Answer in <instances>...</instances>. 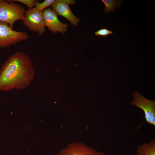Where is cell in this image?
Masks as SVG:
<instances>
[{
  "mask_svg": "<svg viewBox=\"0 0 155 155\" xmlns=\"http://www.w3.org/2000/svg\"><path fill=\"white\" fill-rule=\"evenodd\" d=\"M34 75L29 57L17 52L5 61L0 69V91L24 89L32 82Z\"/></svg>",
  "mask_w": 155,
  "mask_h": 155,
  "instance_id": "cell-1",
  "label": "cell"
},
{
  "mask_svg": "<svg viewBox=\"0 0 155 155\" xmlns=\"http://www.w3.org/2000/svg\"><path fill=\"white\" fill-rule=\"evenodd\" d=\"M25 12L20 4L0 0V21L7 23L12 29L16 21L22 20Z\"/></svg>",
  "mask_w": 155,
  "mask_h": 155,
  "instance_id": "cell-2",
  "label": "cell"
},
{
  "mask_svg": "<svg viewBox=\"0 0 155 155\" xmlns=\"http://www.w3.org/2000/svg\"><path fill=\"white\" fill-rule=\"evenodd\" d=\"M27 33L14 30L7 23L0 21V47L4 48L29 38Z\"/></svg>",
  "mask_w": 155,
  "mask_h": 155,
  "instance_id": "cell-3",
  "label": "cell"
},
{
  "mask_svg": "<svg viewBox=\"0 0 155 155\" xmlns=\"http://www.w3.org/2000/svg\"><path fill=\"white\" fill-rule=\"evenodd\" d=\"M24 25L31 31L42 35L45 30L42 11L36 7L29 9L26 12L22 20Z\"/></svg>",
  "mask_w": 155,
  "mask_h": 155,
  "instance_id": "cell-4",
  "label": "cell"
},
{
  "mask_svg": "<svg viewBox=\"0 0 155 155\" xmlns=\"http://www.w3.org/2000/svg\"><path fill=\"white\" fill-rule=\"evenodd\" d=\"M133 95L134 100L131 102V104L142 109L146 121L155 126V101L146 99L137 91L134 92Z\"/></svg>",
  "mask_w": 155,
  "mask_h": 155,
  "instance_id": "cell-5",
  "label": "cell"
},
{
  "mask_svg": "<svg viewBox=\"0 0 155 155\" xmlns=\"http://www.w3.org/2000/svg\"><path fill=\"white\" fill-rule=\"evenodd\" d=\"M45 26L51 31L64 34L67 31L68 25L60 21L58 15L52 9L46 8L42 12Z\"/></svg>",
  "mask_w": 155,
  "mask_h": 155,
  "instance_id": "cell-6",
  "label": "cell"
},
{
  "mask_svg": "<svg viewBox=\"0 0 155 155\" xmlns=\"http://www.w3.org/2000/svg\"><path fill=\"white\" fill-rule=\"evenodd\" d=\"M57 155H104V153L82 143L74 142L62 149Z\"/></svg>",
  "mask_w": 155,
  "mask_h": 155,
  "instance_id": "cell-7",
  "label": "cell"
},
{
  "mask_svg": "<svg viewBox=\"0 0 155 155\" xmlns=\"http://www.w3.org/2000/svg\"><path fill=\"white\" fill-rule=\"evenodd\" d=\"M52 9L57 14L63 16L75 26L79 22V18L76 17L70 9L69 5L63 0H55L51 5Z\"/></svg>",
  "mask_w": 155,
  "mask_h": 155,
  "instance_id": "cell-8",
  "label": "cell"
},
{
  "mask_svg": "<svg viewBox=\"0 0 155 155\" xmlns=\"http://www.w3.org/2000/svg\"><path fill=\"white\" fill-rule=\"evenodd\" d=\"M136 155H155V140L140 145L136 150Z\"/></svg>",
  "mask_w": 155,
  "mask_h": 155,
  "instance_id": "cell-9",
  "label": "cell"
},
{
  "mask_svg": "<svg viewBox=\"0 0 155 155\" xmlns=\"http://www.w3.org/2000/svg\"><path fill=\"white\" fill-rule=\"evenodd\" d=\"M101 1L105 6L104 12L108 13L111 11L115 12V7L119 8L122 2L121 1L117 0H102Z\"/></svg>",
  "mask_w": 155,
  "mask_h": 155,
  "instance_id": "cell-10",
  "label": "cell"
},
{
  "mask_svg": "<svg viewBox=\"0 0 155 155\" xmlns=\"http://www.w3.org/2000/svg\"><path fill=\"white\" fill-rule=\"evenodd\" d=\"M55 0H45L41 3L38 2L35 5V7L42 12L45 9L53 3Z\"/></svg>",
  "mask_w": 155,
  "mask_h": 155,
  "instance_id": "cell-11",
  "label": "cell"
},
{
  "mask_svg": "<svg viewBox=\"0 0 155 155\" xmlns=\"http://www.w3.org/2000/svg\"><path fill=\"white\" fill-rule=\"evenodd\" d=\"M6 1L8 2L17 1L20 2L26 5L29 9L33 8L36 3L39 2V1L36 0H9Z\"/></svg>",
  "mask_w": 155,
  "mask_h": 155,
  "instance_id": "cell-12",
  "label": "cell"
},
{
  "mask_svg": "<svg viewBox=\"0 0 155 155\" xmlns=\"http://www.w3.org/2000/svg\"><path fill=\"white\" fill-rule=\"evenodd\" d=\"M113 33L111 30L105 28L100 29L95 32V34L96 36L104 37L107 36Z\"/></svg>",
  "mask_w": 155,
  "mask_h": 155,
  "instance_id": "cell-13",
  "label": "cell"
},
{
  "mask_svg": "<svg viewBox=\"0 0 155 155\" xmlns=\"http://www.w3.org/2000/svg\"><path fill=\"white\" fill-rule=\"evenodd\" d=\"M63 1L68 4L73 5L75 3V1L74 0H63Z\"/></svg>",
  "mask_w": 155,
  "mask_h": 155,
  "instance_id": "cell-14",
  "label": "cell"
}]
</instances>
